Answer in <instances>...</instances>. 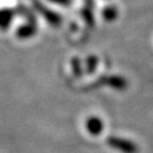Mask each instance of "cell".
<instances>
[{"mask_svg": "<svg viewBox=\"0 0 153 153\" xmlns=\"http://www.w3.org/2000/svg\"><path fill=\"white\" fill-rule=\"evenodd\" d=\"M107 142L111 148L118 150L121 153H138V148L135 143L129 140H126L123 137L110 136L108 137Z\"/></svg>", "mask_w": 153, "mask_h": 153, "instance_id": "cell-1", "label": "cell"}, {"mask_svg": "<svg viewBox=\"0 0 153 153\" xmlns=\"http://www.w3.org/2000/svg\"><path fill=\"white\" fill-rule=\"evenodd\" d=\"M97 64H98V60H97V58L95 57H91L88 61V71L90 73H92L94 69H95V67H97Z\"/></svg>", "mask_w": 153, "mask_h": 153, "instance_id": "cell-5", "label": "cell"}, {"mask_svg": "<svg viewBox=\"0 0 153 153\" xmlns=\"http://www.w3.org/2000/svg\"><path fill=\"white\" fill-rule=\"evenodd\" d=\"M88 129L92 135H99L103 129V124L99 118L93 117L88 120Z\"/></svg>", "mask_w": 153, "mask_h": 153, "instance_id": "cell-3", "label": "cell"}, {"mask_svg": "<svg viewBox=\"0 0 153 153\" xmlns=\"http://www.w3.org/2000/svg\"><path fill=\"white\" fill-rule=\"evenodd\" d=\"M101 82H102V84H107V85H109L112 88L118 90V91H124L128 86V83H127L125 77L117 76V75L103 77V78H101Z\"/></svg>", "mask_w": 153, "mask_h": 153, "instance_id": "cell-2", "label": "cell"}, {"mask_svg": "<svg viewBox=\"0 0 153 153\" xmlns=\"http://www.w3.org/2000/svg\"><path fill=\"white\" fill-rule=\"evenodd\" d=\"M103 18L108 22H112L118 17V9L116 8V6H108L102 13Z\"/></svg>", "mask_w": 153, "mask_h": 153, "instance_id": "cell-4", "label": "cell"}]
</instances>
